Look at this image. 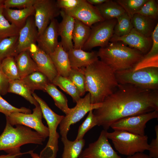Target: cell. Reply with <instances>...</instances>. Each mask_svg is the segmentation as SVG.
I'll return each instance as SVG.
<instances>
[{"instance_id": "cell-36", "label": "cell", "mask_w": 158, "mask_h": 158, "mask_svg": "<svg viewBox=\"0 0 158 158\" xmlns=\"http://www.w3.org/2000/svg\"><path fill=\"white\" fill-rule=\"evenodd\" d=\"M68 78L77 87L80 96H83L86 91L85 78L82 68H71Z\"/></svg>"}, {"instance_id": "cell-34", "label": "cell", "mask_w": 158, "mask_h": 158, "mask_svg": "<svg viewBox=\"0 0 158 158\" xmlns=\"http://www.w3.org/2000/svg\"><path fill=\"white\" fill-rule=\"evenodd\" d=\"M4 0H0V39L18 35L20 29L11 24L3 14Z\"/></svg>"}, {"instance_id": "cell-2", "label": "cell", "mask_w": 158, "mask_h": 158, "mask_svg": "<svg viewBox=\"0 0 158 158\" xmlns=\"http://www.w3.org/2000/svg\"><path fill=\"white\" fill-rule=\"evenodd\" d=\"M82 68L85 78L86 91L90 94L92 104L102 102L119 85L115 73L100 60Z\"/></svg>"}, {"instance_id": "cell-5", "label": "cell", "mask_w": 158, "mask_h": 158, "mask_svg": "<svg viewBox=\"0 0 158 158\" xmlns=\"http://www.w3.org/2000/svg\"><path fill=\"white\" fill-rule=\"evenodd\" d=\"M32 95L40 107L42 116L47 122L49 131L48 141L39 156L41 158H56L59 150V137L57 129L64 116L55 113L43 100L34 92L32 94Z\"/></svg>"}, {"instance_id": "cell-39", "label": "cell", "mask_w": 158, "mask_h": 158, "mask_svg": "<svg viewBox=\"0 0 158 158\" xmlns=\"http://www.w3.org/2000/svg\"><path fill=\"white\" fill-rule=\"evenodd\" d=\"M93 110H91L89 112L87 117L79 127L75 140L83 139L84 136L87 132L97 125V120L93 114Z\"/></svg>"}, {"instance_id": "cell-38", "label": "cell", "mask_w": 158, "mask_h": 158, "mask_svg": "<svg viewBox=\"0 0 158 158\" xmlns=\"http://www.w3.org/2000/svg\"><path fill=\"white\" fill-rule=\"evenodd\" d=\"M147 0H116L115 1L131 17L139 11Z\"/></svg>"}, {"instance_id": "cell-20", "label": "cell", "mask_w": 158, "mask_h": 158, "mask_svg": "<svg viewBox=\"0 0 158 158\" xmlns=\"http://www.w3.org/2000/svg\"><path fill=\"white\" fill-rule=\"evenodd\" d=\"M71 68L85 67L99 59L97 51L73 49L67 52Z\"/></svg>"}, {"instance_id": "cell-17", "label": "cell", "mask_w": 158, "mask_h": 158, "mask_svg": "<svg viewBox=\"0 0 158 158\" xmlns=\"http://www.w3.org/2000/svg\"><path fill=\"white\" fill-rule=\"evenodd\" d=\"M110 41L121 42L130 47L136 49L144 55L150 50L152 45L151 37H146L137 32L133 28L127 34L121 37L112 36Z\"/></svg>"}, {"instance_id": "cell-22", "label": "cell", "mask_w": 158, "mask_h": 158, "mask_svg": "<svg viewBox=\"0 0 158 158\" xmlns=\"http://www.w3.org/2000/svg\"><path fill=\"white\" fill-rule=\"evenodd\" d=\"M152 47L142 59L133 68L134 71L143 68L158 67V23L152 33Z\"/></svg>"}, {"instance_id": "cell-7", "label": "cell", "mask_w": 158, "mask_h": 158, "mask_svg": "<svg viewBox=\"0 0 158 158\" xmlns=\"http://www.w3.org/2000/svg\"><path fill=\"white\" fill-rule=\"evenodd\" d=\"M133 69L115 73L119 84H131L145 89L158 90V67H147L135 71Z\"/></svg>"}, {"instance_id": "cell-3", "label": "cell", "mask_w": 158, "mask_h": 158, "mask_svg": "<svg viewBox=\"0 0 158 158\" xmlns=\"http://www.w3.org/2000/svg\"><path fill=\"white\" fill-rule=\"evenodd\" d=\"M100 60L115 72L134 68L144 55L138 50L129 47L121 42H112L97 51Z\"/></svg>"}, {"instance_id": "cell-49", "label": "cell", "mask_w": 158, "mask_h": 158, "mask_svg": "<svg viewBox=\"0 0 158 158\" xmlns=\"http://www.w3.org/2000/svg\"><path fill=\"white\" fill-rule=\"evenodd\" d=\"M30 154L32 158H41L39 156V155L37 153L33 152V150H31L30 152Z\"/></svg>"}, {"instance_id": "cell-44", "label": "cell", "mask_w": 158, "mask_h": 158, "mask_svg": "<svg viewBox=\"0 0 158 158\" xmlns=\"http://www.w3.org/2000/svg\"><path fill=\"white\" fill-rule=\"evenodd\" d=\"M156 138H153L149 144V155L152 158H158V125L154 128Z\"/></svg>"}, {"instance_id": "cell-21", "label": "cell", "mask_w": 158, "mask_h": 158, "mask_svg": "<svg viewBox=\"0 0 158 158\" xmlns=\"http://www.w3.org/2000/svg\"><path fill=\"white\" fill-rule=\"evenodd\" d=\"M49 55L58 74L68 77L71 67L68 53L64 50L60 42H59L54 51Z\"/></svg>"}, {"instance_id": "cell-13", "label": "cell", "mask_w": 158, "mask_h": 158, "mask_svg": "<svg viewBox=\"0 0 158 158\" xmlns=\"http://www.w3.org/2000/svg\"><path fill=\"white\" fill-rule=\"evenodd\" d=\"M107 130H102L98 139L83 151L80 158H122L112 147L107 136Z\"/></svg>"}, {"instance_id": "cell-32", "label": "cell", "mask_w": 158, "mask_h": 158, "mask_svg": "<svg viewBox=\"0 0 158 158\" xmlns=\"http://www.w3.org/2000/svg\"><path fill=\"white\" fill-rule=\"evenodd\" d=\"M18 35L0 39V60L17 54Z\"/></svg>"}, {"instance_id": "cell-41", "label": "cell", "mask_w": 158, "mask_h": 158, "mask_svg": "<svg viewBox=\"0 0 158 158\" xmlns=\"http://www.w3.org/2000/svg\"><path fill=\"white\" fill-rule=\"evenodd\" d=\"M0 112L7 116L14 113H22L25 114L31 113V110L25 107L18 108L10 104L2 98L0 93Z\"/></svg>"}, {"instance_id": "cell-45", "label": "cell", "mask_w": 158, "mask_h": 158, "mask_svg": "<svg viewBox=\"0 0 158 158\" xmlns=\"http://www.w3.org/2000/svg\"><path fill=\"white\" fill-rule=\"evenodd\" d=\"M1 62L0 60V93L1 95H5L8 93L10 80L3 71Z\"/></svg>"}, {"instance_id": "cell-9", "label": "cell", "mask_w": 158, "mask_h": 158, "mask_svg": "<svg viewBox=\"0 0 158 158\" xmlns=\"http://www.w3.org/2000/svg\"><path fill=\"white\" fill-rule=\"evenodd\" d=\"M75 106L71 108L70 112L64 116L59 124V129L61 137H67L71 126L82 119L91 110H94L100 106V103L93 104L91 96L88 92L76 103Z\"/></svg>"}, {"instance_id": "cell-35", "label": "cell", "mask_w": 158, "mask_h": 158, "mask_svg": "<svg viewBox=\"0 0 158 158\" xmlns=\"http://www.w3.org/2000/svg\"><path fill=\"white\" fill-rule=\"evenodd\" d=\"M131 18L126 12L116 18L112 36L121 37L130 32L133 28Z\"/></svg>"}, {"instance_id": "cell-33", "label": "cell", "mask_w": 158, "mask_h": 158, "mask_svg": "<svg viewBox=\"0 0 158 158\" xmlns=\"http://www.w3.org/2000/svg\"><path fill=\"white\" fill-rule=\"evenodd\" d=\"M47 92L53 99L55 105L66 115L71 110L68 106V100L65 96L52 83L48 84L45 89Z\"/></svg>"}, {"instance_id": "cell-16", "label": "cell", "mask_w": 158, "mask_h": 158, "mask_svg": "<svg viewBox=\"0 0 158 158\" xmlns=\"http://www.w3.org/2000/svg\"><path fill=\"white\" fill-rule=\"evenodd\" d=\"M59 24L57 19H53L43 32L38 36V46L48 54L54 51L59 42Z\"/></svg>"}, {"instance_id": "cell-31", "label": "cell", "mask_w": 158, "mask_h": 158, "mask_svg": "<svg viewBox=\"0 0 158 158\" xmlns=\"http://www.w3.org/2000/svg\"><path fill=\"white\" fill-rule=\"evenodd\" d=\"M51 83L56 86H58L70 95L74 102L76 103L81 98L80 93L77 87L68 77L58 74Z\"/></svg>"}, {"instance_id": "cell-27", "label": "cell", "mask_w": 158, "mask_h": 158, "mask_svg": "<svg viewBox=\"0 0 158 158\" xmlns=\"http://www.w3.org/2000/svg\"><path fill=\"white\" fill-rule=\"evenodd\" d=\"M22 80L32 94L35 90H40L45 92L47 85L51 83L47 76L39 71L31 73Z\"/></svg>"}, {"instance_id": "cell-26", "label": "cell", "mask_w": 158, "mask_h": 158, "mask_svg": "<svg viewBox=\"0 0 158 158\" xmlns=\"http://www.w3.org/2000/svg\"><path fill=\"white\" fill-rule=\"evenodd\" d=\"M131 20L133 28L137 32L146 37H151L155 27L154 20L137 13L133 15Z\"/></svg>"}, {"instance_id": "cell-8", "label": "cell", "mask_w": 158, "mask_h": 158, "mask_svg": "<svg viewBox=\"0 0 158 158\" xmlns=\"http://www.w3.org/2000/svg\"><path fill=\"white\" fill-rule=\"evenodd\" d=\"M116 18L104 20L97 23L91 27L89 37L84 45L83 50L86 51L94 47L101 48L107 46L114 33Z\"/></svg>"}, {"instance_id": "cell-1", "label": "cell", "mask_w": 158, "mask_h": 158, "mask_svg": "<svg viewBox=\"0 0 158 158\" xmlns=\"http://www.w3.org/2000/svg\"><path fill=\"white\" fill-rule=\"evenodd\" d=\"M93 110L97 125L107 130L113 123L122 118L158 111V90L119 84Z\"/></svg>"}, {"instance_id": "cell-48", "label": "cell", "mask_w": 158, "mask_h": 158, "mask_svg": "<svg viewBox=\"0 0 158 158\" xmlns=\"http://www.w3.org/2000/svg\"><path fill=\"white\" fill-rule=\"evenodd\" d=\"M90 4L95 6L100 5L106 1L107 0H86Z\"/></svg>"}, {"instance_id": "cell-12", "label": "cell", "mask_w": 158, "mask_h": 158, "mask_svg": "<svg viewBox=\"0 0 158 158\" xmlns=\"http://www.w3.org/2000/svg\"><path fill=\"white\" fill-rule=\"evenodd\" d=\"M33 6L35 11L34 21L39 35L52 20L60 15L61 9L54 0H37Z\"/></svg>"}, {"instance_id": "cell-37", "label": "cell", "mask_w": 158, "mask_h": 158, "mask_svg": "<svg viewBox=\"0 0 158 158\" xmlns=\"http://www.w3.org/2000/svg\"><path fill=\"white\" fill-rule=\"evenodd\" d=\"M3 71L10 81L20 78L14 57L6 58L1 61Z\"/></svg>"}, {"instance_id": "cell-46", "label": "cell", "mask_w": 158, "mask_h": 158, "mask_svg": "<svg viewBox=\"0 0 158 158\" xmlns=\"http://www.w3.org/2000/svg\"><path fill=\"white\" fill-rule=\"evenodd\" d=\"M29 151L23 153L21 152L16 154H8L6 155H0V158H19L23 155L29 154Z\"/></svg>"}, {"instance_id": "cell-28", "label": "cell", "mask_w": 158, "mask_h": 158, "mask_svg": "<svg viewBox=\"0 0 158 158\" xmlns=\"http://www.w3.org/2000/svg\"><path fill=\"white\" fill-rule=\"evenodd\" d=\"M96 6L104 20L116 18L126 12L116 1L110 0Z\"/></svg>"}, {"instance_id": "cell-11", "label": "cell", "mask_w": 158, "mask_h": 158, "mask_svg": "<svg viewBox=\"0 0 158 158\" xmlns=\"http://www.w3.org/2000/svg\"><path fill=\"white\" fill-rule=\"evenodd\" d=\"M158 111L122 118L110 126L114 130H123L135 134L144 135L146 123L150 120L158 118Z\"/></svg>"}, {"instance_id": "cell-47", "label": "cell", "mask_w": 158, "mask_h": 158, "mask_svg": "<svg viewBox=\"0 0 158 158\" xmlns=\"http://www.w3.org/2000/svg\"><path fill=\"white\" fill-rule=\"evenodd\" d=\"M127 158H152L149 155L143 152L137 153L132 155L128 156Z\"/></svg>"}, {"instance_id": "cell-15", "label": "cell", "mask_w": 158, "mask_h": 158, "mask_svg": "<svg viewBox=\"0 0 158 158\" xmlns=\"http://www.w3.org/2000/svg\"><path fill=\"white\" fill-rule=\"evenodd\" d=\"M28 51L39 71L45 75L51 83L58 74L49 54L40 49L36 43L31 44Z\"/></svg>"}, {"instance_id": "cell-4", "label": "cell", "mask_w": 158, "mask_h": 158, "mask_svg": "<svg viewBox=\"0 0 158 158\" xmlns=\"http://www.w3.org/2000/svg\"><path fill=\"white\" fill-rule=\"evenodd\" d=\"M14 127L6 120L3 132L0 136V151L8 154L21 153V146L28 144L42 145L46 138L32 129L22 125Z\"/></svg>"}, {"instance_id": "cell-29", "label": "cell", "mask_w": 158, "mask_h": 158, "mask_svg": "<svg viewBox=\"0 0 158 158\" xmlns=\"http://www.w3.org/2000/svg\"><path fill=\"white\" fill-rule=\"evenodd\" d=\"M64 148L62 158H78L83 151L85 143L84 139L73 141L69 140L67 137H61Z\"/></svg>"}, {"instance_id": "cell-24", "label": "cell", "mask_w": 158, "mask_h": 158, "mask_svg": "<svg viewBox=\"0 0 158 158\" xmlns=\"http://www.w3.org/2000/svg\"><path fill=\"white\" fill-rule=\"evenodd\" d=\"M14 59L21 79L35 71H39L28 50L20 52L14 57Z\"/></svg>"}, {"instance_id": "cell-10", "label": "cell", "mask_w": 158, "mask_h": 158, "mask_svg": "<svg viewBox=\"0 0 158 158\" xmlns=\"http://www.w3.org/2000/svg\"><path fill=\"white\" fill-rule=\"evenodd\" d=\"M42 116L39 104L33 109L32 114L14 113L6 116V119L13 126L18 124L25 126L34 129L46 139L49 136V131L48 127L42 122Z\"/></svg>"}, {"instance_id": "cell-40", "label": "cell", "mask_w": 158, "mask_h": 158, "mask_svg": "<svg viewBox=\"0 0 158 158\" xmlns=\"http://www.w3.org/2000/svg\"><path fill=\"white\" fill-rule=\"evenodd\" d=\"M136 13L154 20L157 19L158 16V5L157 1L155 0H147Z\"/></svg>"}, {"instance_id": "cell-18", "label": "cell", "mask_w": 158, "mask_h": 158, "mask_svg": "<svg viewBox=\"0 0 158 158\" xmlns=\"http://www.w3.org/2000/svg\"><path fill=\"white\" fill-rule=\"evenodd\" d=\"M38 36V30L35 23L34 16H31L28 18L25 25L19 31L18 54L28 50L31 44L36 43Z\"/></svg>"}, {"instance_id": "cell-43", "label": "cell", "mask_w": 158, "mask_h": 158, "mask_svg": "<svg viewBox=\"0 0 158 158\" xmlns=\"http://www.w3.org/2000/svg\"><path fill=\"white\" fill-rule=\"evenodd\" d=\"M81 1L82 0H57L56 2L59 8L67 11L75 8Z\"/></svg>"}, {"instance_id": "cell-42", "label": "cell", "mask_w": 158, "mask_h": 158, "mask_svg": "<svg viewBox=\"0 0 158 158\" xmlns=\"http://www.w3.org/2000/svg\"><path fill=\"white\" fill-rule=\"evenodd\" d=\"M37 0H4V8L22 9L33 6Z\"/></svg>"}, {"instance_id": "cell-23", "label": "cell", "mask_w": 158, "mask_h": 158, "mask_svg": "<svg viewBox=\"0 0 158 158\" xmlns=\"http://www.w3.org/2000/svg\"><path fill=\"white\" fill-rule=\"evenodd\" d=\"M33 6L19 9L4 8L3 14L6 19L11 24L20 29L25 25L29 17L34 16Z\"/></svg>"}, {"instance_id": "cell-30", "label": "cell", "mask_w": 158, "mask_h": 158, "mask_svg": "<svg viewBox=\"0 0 158 158\" xmlns=\"http://www.w3.org/2000/svg\"><path fill=\"white\" fill-rule=\"evenodd\" d=\"M8 92L15 93L20 95L35 106L39 104L22 79H17L10 81Z\"/></svg>"}, {"instance_id": "cell-25", "label": "cell", "mask_w": 158, "mask_h": 158, "mask_svg": "<svg viewBox=\"0 0 158 158\" xmlns=\"http://www.w3.org/2000/svg\"><path fill=\"white\" fill-rule=\"evenodd\" d=\"M91 27L75 19L72 35L73 48L82 49L89 37Z\"/></svg>"}, {"instance_id": "cell-19", "label": "cell", "mask_w": 158, "mask_h": 158, "mask_svg": "<svg viewBox=\"0 0 158 158\" xmlns=\"http://www.w3.org/2000/svg\"><path fill=\"white\" fill-rule=\"evenodd\" d=\"M60 15L62 20L58 26L59 36L61 37L60 42L66 52L73 48L72 35L75 21V18L67 14L61 9Z\"/></svg>"}, {"instance_id": "cell-6", "label": "cell", "mask_w": 158, "mask_h": 158, "mask_svg": "<svg viewBox=\"0 0 158 158\" xmlns=\"http://www.w3.org/2000/svg\"><path fill=\"white\" fill-rule=\"evenodd\" d=\"M107 136L111 140L116 150L123 155L128 156L149 150L147 135H141L125 131L115 130L111 133L107 132Z\"/></svg>"}, {"instance_id": "cell-14", "label": "cell", "mask_w": 158, "mask_h": 158, "mask_svg": "<svg viewBox=\"0 0 158 158\" xmlns=\"http://www.w3.org/2000/svg\"><path fill=\"white\" fill-rule=\"evenodd\" d=\"M64 11L68 15L90 27L97 23L104 20L96 6L89 3L86 0H82L72 10Z\"/></svg>"}]
</instances>
